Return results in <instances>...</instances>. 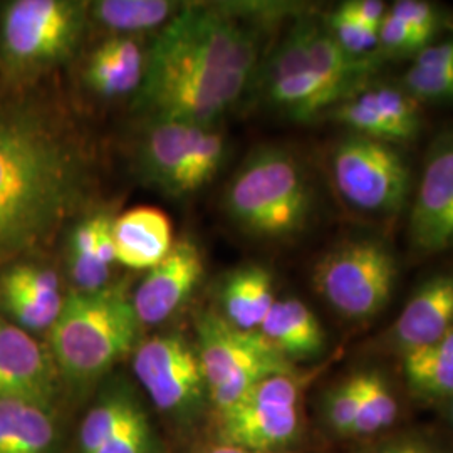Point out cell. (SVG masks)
I'll return each mask as SVG.
<instances>
[{
  "instance_id": "6da1fadb",
  "label": "cell",
  "mask_w": 453,
  "mask_h": 453,
  "mask_svg": "<svg viewBox=\"0 0 453 453\" xmlns=\"http://www.w3.org/2000/svg\"><path fill=\"white\" fill-rule=\"evenodd\" d=\"M80 155L33 114H0V226L24 247L81 202Z\"/></svg>"
},
{
  "instance_id": "7a4b0ae2",
  "label": "cell",
  "mask_w": 453,
  "mask_h": 453,
  "mask_svg": "<svg viewBox=\"0 0 453 453\" xmlns=\"http://www.w3.org/2000/svg\"><path fill=\"white\" fill-rule=\"evenodd\" d=\"M140 326L123 284L71 292L49 329L50 357L65 378L96 380L134 348Z\"/></svg>"
},
{
  "instance_id": "3957f363",
  "label": "cell",
  "mask_w": 453,
  "mask_h": 453,
  "mask_svg": "<svg viewBox=\"0 0 453 453\" xmlns=\"http://www.w3.org/2000/svg\"><path fill=\"white\" fill-rule=\"evenodd\" d=\"M226 209L245 234L264 241H289L312 220L314 190L291 151L260 146L230 181Z\"/></svg>"
},
{
  "instance_id": "277c9868",
  "label": "cell",
  "mask_w": 453,
  "mask_h": 453,
  "mask_svg": "<svg viewBox=\"0 0 453 453\" xmlns=\"http://www.w3.org/2000/svg\"><path fill=\"white\" fill-rule=\"evenodd\" d=\"M398 260L388 243L372 235L344 239L312 269V286L341 318L365 323L388 306Z\"/></svg>"
},
{
  "instance_id": "5b68a950",
  "label": "cell",
  "mask_w": 453,
  "mask_h": 453,
  "mask_svg": "<svg viewBox=\"0 0 453 453\" xmlns=\"http://www.w3.org/2000/svg\"><path fill=\"white\" fill-rule=\"evenodd\" d=\"M250 82L148 52L136 101L153 121L213 125L242 99Z\"/></svg>"
},
{
  "instance_id": "8992f818",
  "label": "cell",
  "mask_w": 453,
  "mask_h": 453,
  "mask_svg": "<svg viewBox=\"0 0 453 453\" xmlns=\"http://www.w3.org/2000/svg\"><path fill=\"white\" fill-rule=\"evenodd\" d=\"M196 355L215 411L226 410L262 380L294 372V363L282 357L259 331H247L224 316L205 312L196 324Z\"/></svg>"
},
{
  "instance_id": "52a82bcc",
  "label": "cell",
  "mask_w": 453,
  "mask_h": 453,
  "mask_svg": "<svg viewBox=\"0 0 453 453\" xmlns=\"http://www.w3.org/2000/svg\"><path fill=\"white\" fill-rule=\"evenodd\" d=\"M327 170L341 200L359 213L393 217L405 211L411 175L400 146L348 133L331 146Z\"/></svg>"
},
{
  "instance_id": "ba28073f",
  "label": "cell",
  "mask_w": 453,
  "mask_h": 453,
  "mask_svg": "<svg viewBox=\"0 0 453 453\" xmlns=\"http://www.w3.org/2000/svg\"><path fill=\"white\" fill-rule=\"evenodd\" d=\"M88 5L73 0H16L0 19V56L7 69L33 74L65 63L80 46Z\"/></svg>"
},
{
  "instance_id": "9c48e42d",
  "label": "cell",
  "mask_w": 453,
  "mask_h": 453,
  "mask_svg": "<svg viewBox=\"0 0 453 453\" xmlns=\"http://www.w3.org/2000/svg\"><path fill=\"white\" fill-rule=\"evenodd\" d=\"M304 383L297 372L274 374L249 389L234 405L215 411L219 441L250 453H277L289 447L301 426Z\"/></svg>"
},
{
  "instance_id": "30bf717a",
  "label": "cell",
  "mask_w": 453,
  "mask_h": 453,
  "mask_svg": "<svg viewBox=\"0 0 453 453\" xmlns=\"http://www.w3.org/2000/svg\"><path fill=\"white\" fill-rule=\"evenodd\" d=\"M311 19H301L279 42L264 71L267 99L292 119L308 121L329 113L341 101L357 91L327 81L308 65V29Z\"/></svg>"
},
{
  "instance_id": "8fae6325",
  "label": "cell",
  "mask_w": 453,
  "mask_h": 453,
  "mask_svg": "<svg viewBox=\"0 0 453 453\" xmlns=\"http://www.w3.org/2000/svg\"><path fill=\"white\" fill-rule=\"evenodd\" d=\"M133 372L165 413L187 417L209 396L196 349L179 334L153 336L136 346Z\"/></svg>"
},
{
  "instance_id": "7c38bea8",
  "label": "cell",
  "mask_w": 453,
  "mask_h": 453,
  "mask_svg": "<svg viewBox=\"0 0 453 453\" xmlns=\"http://www.w3.org/2000/svg\"><path fill=\"white\" fill-rule=\"evenodd\" d=\"M408 237L421 256L453 249V130L438 134L426 151L410 211Z\"/></svg>"
},
{
  "instance_id": "4fadbf2b",
  "label": "cell",
  "mask_w": 453,
  "mask_h": 453,
  "mask_svg": "<svg viewBox=\"0 0 453 453\" xmlns=\"http://www.w3.org/2000/svg\"><path fill=\"white\" fill-rule=\"evenodd\" d=\"M203 277L202 250L192 239L175 241L170 252L150 269L133 296L140 323L155 326L172 318Z\"/></svg>"
},
{
  "instance_id": "5bb4252c",
  "label": "cell",
  "mask_w": 453,
  "mask_h": 453,
  "mask_svg": "<svg viewBox=\"0 0 453 453\" xmlns=\"http://www.w3.org/2000/svg\"><path fill=\"white\" fill-rule=\"evenodd\" d=\"M453 331V274L425 280L387 333L385 346L402 357L435 346Z\"/></svg>"
},
{
  "instance_id": "9a60e30c",
  "label": "cell",
  "mask_w": 453,
  "mask_h": 453,
  "mask_svg": "<svg viewBox=\"0 0 453 453\" xmlns=\"http://www.w3.org/2000/svg\"><path fill=\"white\" fill-rule=\"evenodd\" d=\"M58 366L33 336L0 318V396L24 398L52 408Z\"/></svg>"
},
{
  "instance_id": "2e32d148",
  "label": "cell",
  "mask_w": 453,
  "mask_h": 453,
  "mask_svg": "<svg viewBox=\"0 0 453 453\" xmlns=\"http://www.w3.org/2000/svg\"><path fill=\"white\" fill-rule=\"evenodd\" d=\"M116 262L130 269H151L173 245L172 222L155 207H136L113 220Z\"/></svg>"
},
{
  "instance_id": "e0dca14e",
  "label": "cell",
  "mask_w": 453,
  "mask_h": 453,
  "mask_svg": "<svg viewBox=\"0 0 453 453\" xmlns=\"http://www.w3.org/2000/svg\"><path fill=\"white\" fill-rule=\"evenodd\" d=\"M194 125L153 121L142 142V168L146 179L166 194L183 196Z\"/></svg>"
},
{
  "instance_id": "ac0fdd59",
  "label": "cell",
  "mask_w": 453,
  "mask_h": 453,
  "mask_svg": "<svg viewBox=\"0 0 453 453\" xmlns=\"http://www.w3.org/2000/svg\"><path fill=\"white\" fill-rule=\"evenodd\" d=\"M145 65V52L134 37L114 35L93 50L84 80L99 96H125L140 89Z\"/></svg>"
},
{
  "instance_id": "d6986e66",
  "label": "cell",
  "mask_w": 453,
  "mask_h": 453,
  "mask_svg": "<svg viewBox=\"0 0 453 453\" xmlns=\"http://www.w3.org/2000/svg\"><path fill=\"white\" fill-rule=\"evenodd\" d=\"M257 331L291 363L319 357L326 348L323 326L297 297L277 299Z\"/></svg>"
},
{
  "instance_id": "ffe728a7",
  "label": "cell",
  "mask_w": 453,
  "mask_h": 453,
  "mask_svg": "<svg viewBox=\"0 0 453 453\" xmlns=\"http://www.w3.org/2000/svg\"><path fill=\"white\" fill-rule=\"evenodd\" d=\"M56 440L52 408L0 396V453H54Z\"/></svg>"
},
{
  "instance_id": "44dd1931",
  "label": "cell",
  "mask_w": 453,
  "mask_h": 453,
  "mask_svg": "<svg viewBox=\"0 0 453 453\" xmlns=\"http://www.w3.org/2000/svg\"><path fill=\"white\" fill-rule=\"evenodd\" d=\"M275 301L273 274L256 264L232 271L220 289L224 318L247 331L259 329Z\"/></svg>"
},
{
  "instance_id": "7402d4cb",
  "label": "cell",
  "mask_w": 453,
  "mask_h": 453,
  "mask_svg": "<svg viewBox=\"0 0 453 453\" xmlns=\"http://www.w3.org/2000/svg\"><path fill=\"white\" fill-rule=\"evenodd\" d=\"M168 0H103L93 7L101 26L121 35L151 31L168 24L181 7Z\"/></svg>"
},
{
  "instance_id": "603a6c76",
  "label": "cell",
  "mask_w": 453,
  "mask_h": 453,
  "mask_svg": "<svg viewBox=\"0 0 453 453\" xmlns=\"http://www.w3.org/2000/svg\"><path fill=\"white\" fill-rule=\"evenodd\" d=\"M97 213L81 220L67 239V271L78 292L99 291L110 286L111 269L97 254Z\"/></svg>"
},
{
  "instance_id": "cb8c5ba5",
  "label": "cell",
  "mask_w": 453,
  "mask_h": 453,
  "mask_svg": "<svg viewBox=\"0 0 453 453\" xmlns=\"http://www.w3.org/2000/svg\"><path fill=\"white\" fill-rule=\"evenodd\" d=\"M359 406L353 435H372L389 428L398 415V403L388 381L378 372H357Z\"/></svg>"
},
{
  "instance_id": "d4e9b609",
  "label": "cell",
  "mask_w": 453,
  "mask_h": 453,
  "mask_svg": "<svg viewBox=\"0 0 453 453\" xmlns=\"http://www.w3.org/2000/svg\"><path fill=\"white\" fill-rule=\"evenodd\" d=\"M138 400L127 389H113L99 398L80 428V453H96L128 417Z\"/></svg>"
},
{
  "instance_id": "484cf974",
  "label": "cell",
  "mask_w": 453,
  "mask_h": 453,
  "mask_svg": "<svg viewBox=\"0 0 453 453\" xmlns=\"http://www.w3.org/2000/svg\"><path fill=\"white\" fill-rule=\"evenodd\" d=\"M366 93L388 123L395 145L408 143L418 136L421 130L420 104L403 88L370 82L366 86Z\"/></svg>"
},
{
  "instance_id": "4316f807",
  "label": "cell",
  "mask_w": 453,
  "mask_h": 453,
  "mask_svg": "<svg viewBox=\"0 0 453 453\" xmlns=\"http://www.w3.org/2000/svg\"><path fill=\"white\" fill-rule=\"evenodd\" d=\"M226 158V138L213 125H194L185 195L194 194L211 183Z\"/></svg>"
},
{
  "instance_id": "83f0119b",
  "label": "cell",
  "mask_w": 453,
  "mask_h": 453,
  "mask_svg": "<svg viewBox=\"0 0 453 453\" xmlns=\"http://www.w3.org/2000/svg\"><path fill=\"white\" fill-rule=\"evenodd\" d=\"M406 381L413 391L428 398L453 396V353H415L402 357Z\"/></svg>"
},
{
  "instance_id": "f1b7e54d",
  "label": "cell",
  "mask_w": 453,
  "mask_h": 453,
  "mask_svg": "<svg viewBox=\"0 0 453 453\" xmlns=\"http://www.w3.org/2000/svg\"><path fill=\"white\" fill-rule=\"evenodd\" d=\"M0 292H14L50 308L61 309L65 297L54 271L33 264H19L0 277Z\"/></svg>"
},
{
  "instance_id": "f546056e",
  "label": "cell",
  "mask_w": 453,
  "mask_h": 453,
  "mask_svg": "<svg viewBox=\"0 0 453 453\" xmlns=\"http://www.w3.org/2000/svg\"><path fill=\"white\" fill-rule=\"evenodd\" d=\"M402 88L418 103L453 101V69L411 65L403 74Z\"/></svg>"
},
{
  "instance_id": "4dcf8cb0",
  "label": "cell",
  "mask_w": 453,
  "mask_h": 453,
  "mask_svg": "<svg viewBox=\"0 0 453 453\" xmlns=\"http://www.w3.org/2000/svg\"><path fill=\"white\" fill-rule=\"evenodd\" d=\"M324 26L349 56L368 58L378 54V31L342 14L338 7L326 17Z\"/></svg>"
},
{
  "instance_id": "1f68e13d",
  "label": "cell",
  "mask_w": 453,
  "mask_h": 453,
  "mask_svg": "<svg viewBox=\"0 0 453 453\" xmlns=\"http://www.w3.org/2000/svg\"><path fill=\"white\" fill-rule=\"evenodd\" d=\"M153 434L145 410L136 402L128 417L96 453H151Z\"/></svg>"
},
{
  "instance_id": "d6a6232c",
  "label": "cell",
  "mask_w": 453,
  "mask_h": 453,
  "mask_svg": "<svg viewBox=\"0 0 453 453\" xmlns=\"http://www.w3.org/2000/svg\"><path fill=\"white\" fill-rule=\"evenodd\" d=\"M430 46L420 34L415 33L405 22L400 19L387 14L383 24L378 29V54L388 61L398 58H413Z\"/></svg>"
},
{
  "instance_id": "836d02e7",
  "label": "cell",
  "mask_w": 453,
  "mask_h": 453,
  "mask_svg": "<svg viewBox=\"0 0 453 453\" xmlns=\"http://www.w3.org/2000/svg\"><path fill=\"white\" fill-rule=\"evenodd\" d=\"M359 406V388L357 372L341 381L326 398V417L334 432L341 435H353Z\"/></svg>"
},
{
  "instance_id": "e575fe53",
  "label": "cell",
  "mask_w": 453,
  "mask_h": 453,
  "mask_svg": "<svg viewBox=\"0 0 453 453\" xmlns=\"http://www.w3.org/2000/svg\"><path fill=\"white\" fill-rule=\"evenodd\" d=\"M389 14L420 34L428 44H432L443 22L437 7L423 0H398L389 7Z\"/></svg>"
},
{
  "instance_id": "d590c367",
  "label": "cell",
  "mask_w": 453,
  "mask_h": 453,
  "mask_svg": "<svg viewBox=\"0 0 453 453\" xmlns=\"http://www.w3.org/2000/svg\"><path fill=\"white\" fill-rule=\"evenodd\" d=\"M338 9L359 24L378 31L388 14L389 7L381 0H348L338 5Z\"/></svg>"
},
{
  "instance_id": "8d00e7d4",
  "label": "cell",
  "mask_w": 453,
  "mask_h": 453,
  "mask_svg": "<svg viewBox=\"0 0 453 453\" xmlns=\"http://www.w3.org/2000/svg\"><path fill=\"white\" fill-rule=\"evenodd\" d=\"M411 65L453 69V37L435 44L432 42L413 58Z\"/></svg>"
},
{
  "instance_id": "74e56055",
  "label": "cell",
  "mask_w": 453,
  "mask_h": 453,
  "mask_svg": "<svg viewBox=\"0 0 453 453\" xmlns=\"http://www.w3.org/2000/svg\"><path fill=\"white\" fill-rule=\"evenodd\" d=\"M372 453H435L426 443L418 441V440H405V441H396L387 445L380 450H374Z\"/></svg>"
},
{
  "instance_id": "f35d334b",
  "label": "cell",
  "mask_w": 453,
  "mask_h": 453,
  "mask_svg": "<svg viewBox=\"0 0 453 453\" xmlns=\"http://www.w3.org/2000/svg\"><path fill=\"white\" fill-rule=\"evenodd\" d=\"M24 245L17 241L12 234H9L4 226H0V259L11 256L12 252L22 250Z\"/></svg>"
},
{
  "instance_id": "ab89813d",
  "label": "cell",
  "mask_w": 453,
  "mask_h": 453,
  "mask_svg": "<svg viewBox=\"0 0 453 453\" xmlns=\"http://www.w3.org/2000/svg\"><path fill=\"white\" fill-rule=\"evenodd\" d=\"M200 453H250L239 447H234V445H228V443H220L217 441L215 445H211L209 449H205L203 452Z\"/></svg>"
},
{
  "instance_id": "60d3db41",
  "label": "cell",
  "mask_w": 453,
  "mask_h": 453,
  "mask_svg": "<svg viewBox=\"0 0 453 453\" xmlns=\"http://www.w3.org/2000/svg\"><path fill=\"white\" fill-rule=\"evenodd\" d=\"M450 418H452L453 423V396H450Z\"/></svg>"
}]
</instances>
